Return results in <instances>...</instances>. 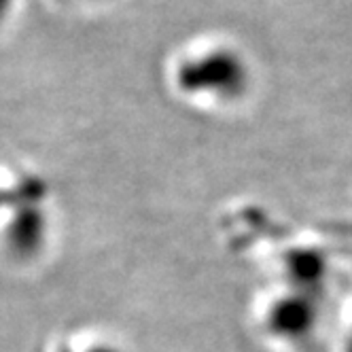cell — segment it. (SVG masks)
Returning <instances> with one entry per match:
<instances>
[{
	"mask_svg": "<svg viewBox=\"0 0 352 352\" xmlns=\"http://www.w3.org/2000/svg\"><path fill=\"white\" fill-rule=\"evenodd\" d=\"M49 352H123V348L96 333H72L49 346Z\"/></svg>",
	"mask_w": 352,
	"mask_h": 352,
	"instance_id": "cell-1",
	"label": "cell"
}]
</instances>
